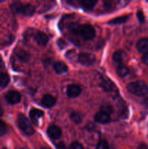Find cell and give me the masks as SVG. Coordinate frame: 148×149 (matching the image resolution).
Segmentation results:
<instances>
[{"instance_id": "6da1fadb", "label": "cell", "mask_w": 148, "mask_h": 149, "mask_svg": "<svg viewBox=\"0 0 148 149\" xmlns=\"http://www.w3.org/2000/svg\"><path fill=\"white\" fill-rule=\"evenodd\" d=\"M127 90L129 93L139 97H143L148 93V87L144 81H136L128 84Z\"/></svg>"}, {"instance_id": "7a4b0ae2", "label": "cell", "mask_w": 148, "mask_h": 149, "mask_svg": "<svg viewBox=\"0 0 148 149\" xmlns=\"http://www.w3.org/2000/svg\"><path fill=\"white\" fill-rule=\"evenodd\" d=\"M17 123H18V125L21 130L25 134L28 135H32L34 134L35 130L33 129V125L25 115H19L18 117H17Z\"/></svg>"}, {"instance_id": "3957f363", "label": "cell", "mask_w": 148, "mask_h": 149, "mask_svg": "<svg viewBox=\"0 0 148 149\" xmlns=\"http://www.w3.org/2000/svg\"><path fill=\"white\" fill-rule=\"evenodd\" d=\"M78 33L85 40H91L95 36V30L91 25L84 24L79 26Z\"/></svg>"}, {"instance_id": "277c9868", "label": "cell", "mask_w": 148, "mask_h": 149, "mask_svg": "<svg viewBox=\"0 0 148 149\" xmlns=\"http://www.w3.org/2000/svg\"><path fill=\"white\" fill-rule=\"evenodd\" d=\"M78 62L82 65L86 66H89L93 65L95 62V57L94 55L91 53H86V52H83L81 53L78 57Z\"/></svg>"}, {"instance_id": "5b68a950", "label": "cell", "mask_w": 148, "mask_h": 149, "mask_svg": "<svg viewBox=\"0 0 148 149\" xmlns=\"http://www.w3.org/2000/svg\"><path fill=\"white\" fill-rule=\"evenodd\" d=\"M5 98L10 104H17L21 100V95L17 91H10L6 95Z\"/></svg>"}, {"instance_id": "8992f818", "label": "cell", "mask_w": 148, "mask_h": 149, "mask_svg": "<svg viewBox=\"0 0 148 149\" xmlns=\"http://www.w3.org/2000/svg\"><path fill=\"white\" fill-rule=\"evenodd\" d=\"M47 134L49 138L56 140L60 138L61 135H62V131L59 127L56 126V125H51L48 127Z\"/></svg>"}, {"instance_id": "52a82bcc", "label": "cell", "mask_w": 148, "mask_h": 149, "mask_svg": "<svg viewBox=\"0 0 148 149\" xmlns=\"http://www.w3.org/2000/svg\"><path fill=\"white\" fill-rule=\"evenodd\" d=\"M81 89L77 84H70L67 87V95L69 97H76L81 94Z\"/></svg>"}, {"instance_id": "ba28073f", "label": "cell", "mask_w": 148, "mask_h": 149, "mask_svg": "<svg viewBox=\"0 0 148 149\" xmlns=\"http://www.w3.org/2000/svg\"><path fill=\"white\" fill-rule=\"evenodd\" d=\"M94 119H95V121L97 123L107 124L110 121V116L109 113L101 111L98 112L95 115V118Z\"/></svg>"}, {"instance_id": "9c48e42d", "label": "cell", "mask_w": 148, "mask_h": 149, "mask_svg": "<svg viewBox=\"0 0 148 149\" xmlns=\"http://www.w3.org/2000/svg\"><path fill=\"white\" fill-rule=\"evenodd\" d=\"M56 103V99L51 95H45L41 99L42 106L45 108H51Z\"/></svg>"}, {"instance_id": "30bf717a", "label": "cell", "mask_w": 148, "mask_h": 149, "mask_svg": "<svg viewBox=\"0 0 148 149\" xmlns=\"http://www.w3.org/2000/svg\"><path fill=\"white\" fill-rule=\"evenodd\" d=\"M136 49L141 53L148 52V38H143L138 41L136 43Z\"/></svg>"}, {"instance_id": "8fae6325", "label": "cell", "mask_w": 148, "mask_h": 149, "mask_svg": "<svg viewBox=\"0 0 148 149\" xmlns=\"http://www.w3.org/2000/svg\"><path fill=\"white\" fill-rule=\"evenodd\" d=\"M44 115V112L42 111L37 109H33L30 111V117L31 119L32 122L36 125L39 124V120L41 117H42Z\"/></svg>"}, {"instance_id": "7c38bea8", "label": "cell", "mask_w": 148, "mask_h": 149, "mask_svg": "<svg viewBox=\"0 0 148 149\" xmlns=\"http://www.w3.org/2000/svg\"><path fill=\"white\" fill-rule=\"evenodd\" d=\"M35 40L37 42L38 45L44 46V45L47 44L48 41H49V38L44 33L39 31L36 33V35H35Z\"/></svg>"}, {"instance_id": "4fadbf2b", "label": "cell", "mask_w": 148, "mask_h": 149, "mask_svg": "<svg viewBox=\"0 0 148 149\" xmlns=\"http://www.w3.org/2000/svg\"><path fill=\"white\" fill-rule=\"evenodd\" d=\"M54 70L58 74H63L68 71V66L66 64L61 61L55 63L54 65Z\"/></svg>"}, {"instance_id": "5bb4252c", "label": "cell", "mask_w": 148, "mask_h": 149, "mask_svg": "<svg viewBox=\"0 0 148 149\" xmlns=\"http://www.w3.org/2000/svg\"><path fill=\"white\" fill-rule=\"evenodd\" d=\"M11 8L13 12L17 14H23L24 4H22L20 1H15L11 4Z\"/></svg>"}, {"instance_id": "9a60e30c", "label": "cell", "mask_w": 148, "mask_h": 149, "mask_svg": "<svg viewBox=\"0 0 148 149\" xmlns=\"http://www.w3.org/2000/svg\"><path fill=\"white\" fill-rule=\"evenodd\" d=\"M97 0H81V5L85 10H91L97 4Z\"/></svg>"}, {"instance_id": "2e32d148", "label": "cell", "mask_w": 148, "mask_h": 149, "mask_svg": "<svg viewBox=\"0 0 148 149\" xmlns=\"http://www.w3.org/2000/svg\"><path fill=\"white\" fill-rule=\"evenodd\" d=\"M126 57V54L123 50H118L113 54V61L116 63H120L123 61Z\"/></svg>"}, {"instance_id": "e0dca14e", "label": "cell", "mask_w": 148, "mask_h": 149, "mask_svg": "<svg viewBox=\"0 0 148 149\" xmlns=\"http://www.w3.org/2000/svg\"><path fill=\"white\" fill-rule=\"evenodd\" d=\"M129 69L124 65H120L117 68V74L121 78L126 77L129 74Z\"/></svg>"}, {"instance_id": "ac0fdd59", "label": "cell", "mask_w": 148, "mask_h": 149, "mask_svg": "<svg viewBox=\"0 0 148 149\" xmlns=\"http://www.w3.org/2000/svg\"><path fill=\"white\" fill-rule=\"evenodd\" d=\"M101 87H102V89L104 90L109 92L113 90V87H114V85H113V82L110 79H103L102 81Z\"/></svg>"}, {"instance_id": "d6986e66", "label": "cell", "mask_w": 148, "mask_h": 149, "mask_svg": "<svg viewBox=\"0 0 148 149\" xmlns=\"http://www.w3.org/2000/svg\"><path fill=\"white\" fill-rule=\"evenodd\" d=\"M10 82V77L6 73H0V87H5Z\"/></svg>"}, {"instance_id": "ffe728a7", "label": "cell", "mask_w": 148, "mask_h": 149, "mask_svg": "<svg viewBox=\"0 0 148 149\" xmlns=\"http://www.w3.org/2000/svg\"><path fill=\"white\" fill-rule=\"evenodd\" d=\"M129 19V16H121V17H116V18L113 19L108 22L109 24L111 25H118L122 24V23H126Z\"/></svg>"}, {"instance_id": "44dd1931", "label": "cell", "mask_w": 148, "mask_h": 149, "mask_svg": "<svg viewBox=\"0 0 148 149\" xmlns=\"http://www.w3.org/2000/svg\"><path fill=\"white\" fill-rule=\"evenodd\" d=\"M35 12V9L31 4H24V9H23V15L27 16H31L32 15H33Z\"/></svg>"}, {"instance_id": "7402d4cb", "label": "cell", "mask_w": 148, "mask_h": 149, "mask_svg": "<svg viewBox=\"0 0 148 149\" xmlns=\"http://www.w3.org/2000/svg\"><path fill=\"white\" fill-rule=\"evenodd\" d=\"M17 55L18 56V58L23 61H27L29 59V57H30L29 54L28 52H26L25 50H23V49H20V50L17 51Z\"/></svg>"}, {"instance_id": "603a6c76", "label": "cell", "mask_w": 148, "mask_h": 149, "mask_svg": "<svg viewBox=\"0 0 148 149\" xmlns=\"http://www.w3.org/2000/svg\"><path fill=\"white\" fill-rule=\"evenodd\" d=\"M71 119H72L73 122H74L76 124L81 123V120H82L81 115H80L78 113H77V112H73V113H71Z\"/></svg>"}, {"instance_id": "cb8c5ba5", "label": "cell", "mask_w": 148, "mask_h": 149, "mask_svg": "<svg viewBox=\"0 0 148 149\" xmlns=\"http://www.w3.org/2000/svg\"><path fill=\"white\" fill-rule=\"evenodd\" d=\"M97 149H110L108 143L104 140L100 141L97 146Z\"/></svg>"}, {"instance_id": "d4e9b609", "label": "cell", "mask_w": 148, "mask_h": 149, "mask_svg": "<svg viewBox=\"0 0 148 149\" xmlns=\"http://www.w3.org/2000/svg\"><path fill=\"white\" fill-rule=\"evenodd\" d=\"M7 132V127L6 124L1 120H0V136H3Z\"/></svg>"}, {"instance_id": "484cf974", "label": "cell", "mask_w": 148, "mask_h": 149, "mask_svg": "<svg viewBox=\"0 0 148 149\" xmlns=\"http://www.w3.org/2000/svg\"><path fill=\"white\" fill-rule=\"evenodd\" d=\"M101 109H102V111L106 112V113H109V114H110V113H111L113 111V107H112V106L109 104L103 105V106H102Z\"/></svg>"}, {"instance_id": "4316f807", "label": "cell", "mask_w": 148, "mask_h": 149, "mask_svg": "<svg viewBox=\"0 0 148 149\" xmlns=\"http://www.w3.org/2000/svg\"><path fill=\"white\" fill-rule=\"evenodd\" d=\"M69 149H84V147L80 143L74 142L70 146Z\"/></svg>"}, {"instance_id": "83f0119b", "label": "cell", "mask_w": 148, "mask_h": 149, "mask_svg": "<svg viewBox=\"0 0 148 149\" xmlns=\"http://www.w3.org/2000/svg\"><path fill=\"white\" fill-rule=\"evenodd\" d=\"M137 17L139 21H140V23L145 22V15H144V13L142 10H139L137 12Z\"/></svg>"}, {"instance_id": "f1b7e54d", "label": "cell", "mask_w": 148, "mask_h": 149, "mask_svg": "<svg viewBox=\"0 0 148 149\" xmlns=\"http://www.w3.org/2000/svg\"><path fill=\"white\" fill-rule=\"evenodd\" d=\"M57 45L60 49H63L66 46V43H65V42L62 39H59V40L57 41Z\"/></svg>"}, {"instance_id": "f546056e", "label": "cell", "mask_w": 148, "mask_h": 149, "mask_svg": "<svg viewBox=\"0 0 148 149\" xmlns=\"http://www.w3.org/2000/svg\"><path fill=\"white\" fill-rule=\"evenodd\" d=\"M142 61H143L144 63L148 65V52L144 54L143 56H142Z\"/></svg>"}, {"instance_id": "4dcf8cb0", "label": "cell", "mask_w": 148, "mask_h": 149, "mask_svg": "<svg viewBox=\"0 0 148 149\" xmlns=\"http://www.w3.org/2000/svg\"><path fill=\"white\" fill-rule=\"evenodd\" d=\"M57 149H67L66 146L65 145L64 143H59L56 146Z\"/></svg>"}, {"instance_id": "1f68e13d", "label": "cell", "mask_w": 148, "mask_h": 149, "mask_svg": "<svg viewBox=\"0 0 148 149\" xmlns=\"http://www.w3.org/2000/svg\"><path fill=\"white\" fill-rule=\"evenodd\" d=\"M138 149H148V147L146 145H145V144H142V145H141L138 148Z\"/></svg>"}, {"instance_id": "d6a6232c", "label": "cell", "mask_w": 148, "mask_h": 149, "mask_svg": "<svg viewBox=\"0 0 148 149\" xmlns=\"http://www.w3.org/2000/svg\"><path fill=\"white\" fill-rule=\"evenodd\" d=\"M3 115V109L1 107V106H0V116H1Z\"/></svg>"}, {"instance_id": "836d02e7", "label": "cell", "mask_w": 148, "mask_h": 149, "mask_svg": "<svg viewBox=\"0 0 148 149\" xmlns=\"http://www.w3.org/2000/svg\"><path fill=\"white\" fill-rule=\"evenodd\" d=\"M2 65H3V61H2V59H1V58L0 57V68H1Z\"/></svg>"}, {"instance_id": "e575fe53", "label": "cell", "mask_w": 148, "mask_h": 149, "mask_svg": "<svg viewBox=\"0 0 148 149\" xmlns=\"http://www.w3.org/2000/svg\"><path fill=\"white\" fill-rule=\"evenodd\" d=\"M4 1H6V0H0V2H4Z\"/></svg>"}, {"instance_id": "d590c367", "label": "cell", "mask_w": 148, "mask_h": 149, "mask_svg": "<svg viewBox=\"0 0 148 149\" xmlns=\"http://www.w3.org/2000/svg\"><path fill=\"white\" fill-rule=\"evenodd\" d=\"M41 149H49V148H41Z\"/></svg>"}, {"instance_id": "8d00e7d4", "label": "cell", "mask_w": 148, "mask_h": 149, "mask_svg": "<svg viewBox=\"0 0 148 149\" xmlns=\"http://www.w3.org/2000/svg\"><path fill=\"white\" fill-rule=\"evenodd\" d=\"M20 149H28V148H20Z\"/></svg>"}, {"instance_id": "74e56055", "label": "cell", "mask_w": 148, "mask_h": 149, "mask_svg": "<svg viewBox=\"0 0 148 149\" xmlns=\"http://www.w3.org/2000/svg\"><path fill=\"white\" fill-rule=\"evenodd\" d=\"M4 149H7V148H4Z\"/></svg>"}]
</instances>
